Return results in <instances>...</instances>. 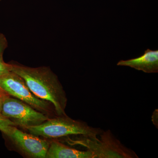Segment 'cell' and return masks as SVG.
<instances>
[{
  "label": "cell",
  "instance_id": "6da1fadb",
  "mask_svg": "<svg viewBox=\"0 0 158 158\" xmlns=\"http://www.w3.org/2000/svg\"><path fill=\"white\" fill-rule=\"evenodd\" d=\"M11 71L19 75L34 95L52 105L58 116H65L66 94L56 75L46 66L31 67L11 64Z\"/></svg>",
  "mask_w": 158,
  "mask_h": 158
},
{
  "label": "cell",
  "instance_id": "7a4b0ae2",
  "mask_svg": "<svg viewBox=\"0 0 158 158\" xmlns=\"http://www.w3.org/2000/svg\"><path fill=\"white\" fill-rule=\"evenodd\" d=\"M30 134L46 138H57L69 135L98 137L102 132L99 128L91 127L86 122L74 120L65 116L48 118L37 125L26 127Z\"/></svg>",
  "mask_w": 158,
  "mask_h": 158
},
{
  "label": "cell",
  "instance_id": "3957f363",
  "mask_svg": "<svg viewBox=\"0 0 158 158\" xmlns=\"http://www.w3.org/2000/svg\"><path fill=\"white\" fill-rule=\"evenodd\" d=\"M100 138L97 137L82 136L78 140H71L70 144L84 146L93 153L94 158H137L138 156L132 150L122 144L110 130L102 131Z\"/></svg>",
  "mask_w": 158,
  "mask_h": 158
},
{
  "label": "cell",
  "instance_id": "277c9868",
  "mask_svg": "<svg viewBox=\"0 0 158 158\" xmlns=\"http://www.w3.org/2000/svg\"><path fill=\"white\" fill-rule=\"evenodd\" d=\"M1 114L23 128L41 124L49 118L44 113L10 95L4 99Z\"/></svg>",
  "mask_w": 158,
  "mask_h": 158
},
{
  "label": "cell",
  "instance_id": "5b68a950",
  "mask_svg": "<svg viewBox=\"0 0 158 158\" xmlns=\"http://www.w3.org/2000/svg\"><path fill=\"white\" fill-rule=\"evenodd\" d=\"M0 88L10 96L24 102L43 113L50 111V103L38 98L31 92L24 80L13 72L0 77Z\"/></svg>",
  "mask_w": 158,
  "mask_h": 158
},
{
  "label": "cell",
  "instance_id": "8992f818",
  "mask_svg": "<svg viewBox=\"0 0 158 158\" xmlns=\"http://www.w3.org/2000/svg\"><path fill=\"white\" fill-rule=\"evenodd\" d=\"M8 137L26 156L31 158H46L50 145L46 140L24 132L15 126L12 128Z\"/></svg>",
  "mask_w": 158,
  "mask_h": 158
},
{
  "label": "cell",
  "instance_id": "52a82bcc",
  "mask_svg": "<svg viewBox=\"0 0 158 158\" xmlns=\"http://www.w3.org/2000/svg\"><path fill=\"white\" fill-rule=\"evenodd\" d=\"M117 65L129 66L146 73H157L158 50L148 49L141 56L127 60H120Z\"/></svg>",
  "mask_w": 158,
  "mask_h": 158
},
{
  "label": "cell",
  "instance_id": "ba28073f",
  "mask_svg": "<svg viewBox=\"0 0 158 158\" xmlns=\"http://www.w3.org/2000/svg\"><path fill=\"white\" fill-rule=\"evenodd\" d=\"M47 158H94L90 151H80L66 146L59 141H54L50 144Z\"/></svg>",
  "mask_w": 158,
  "mask_h": 158
},
{
  "label": "cell",
  "instance_id": "9c48e42d",
  "mask_svg": "<svg viewBox=\"0 0 158 158\" xmlns=\"http://www.w3.org/2000/svg\"><path fill=\"white\" fill-rule=\"evenodd\" d=\"M15 126L9 118L0 116V131L6 135L8 136L12 128Z\"/></svg>",
  "mask_w": 158,
  "mask_h": 158
},
{
  "label": "cell",
  "instance_id": "30bf717a",
  "mask_svg": "<svg viewBox=\"0 0 158 158\" xmlns=\"http://www.w3.org/2000/svg\"><path fill=\"white\" fill-rule=\"evenodd\" d=\"M11 64L6 63L3 59V56L0 57V77L6 75L11 71Z\"/></svg>",
  "mask_w": 158,
  "mask_h": 158
},
{
  "label": "cell",
  "instance_id": "8fae6325",
  "mask_svg": "<svg viewBox=\"0 0 158 158\" xmlns=\"http://www.w3.org/2000/svg\"><path fill=\"white\" fill-rule=\"evenodd\" d=\"M8 47V41L5 36L0 34V57L3 56L5 49Z\"/></svg>",
  "mask_w": 158,
  "mask_h": 158
},
{
  "label": "cell",
  "instance_id": "7c38bea8",
  "mask_svg": "<svg viewBox=\"0 0 158 158\" xmlns=\"http://www.w3.org/2000/svg\"><path fill=\"white\" fill-rule=\"evenodd\" d=\"M7 96H8V95H7ZM7 96H4V95L0 94V116H2V114H1V113H2V106L4 99Z\"/></svg>",
  "mask_w": 158,
  "mask_h": 158
},
{
  "label": "cell",
  "instance_id": "4fadbf2b",
  "mask_svg": "<svg viewBox=\"0 0 158 158\" xmlns=\"http://www.w3.org/2000/svg\"><path fill=\"white\" fill-rule=\"evenodd\" d=\"M0 94H1V95H4V96L9 95V94H7L6 93L4 90H3L1 88H0Z\"/></svg>",
  "mask_w": 158,
  "mask_h": 158
},
{
  "label": "cell",
  "instance_id": "5bb4252c",
  "mask_svg": "<svg viewBox=\"0 0 158 158\" xmlns=\"http://www.w3.org/2000/svg\"><path fill=\"white\" fill-rule=\"evenodd\" d=\"M0 1H1V0H0Z\"/></svg>",
  "mask_w": 158,
  "mask_h": 158
}]
</instances>
